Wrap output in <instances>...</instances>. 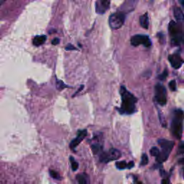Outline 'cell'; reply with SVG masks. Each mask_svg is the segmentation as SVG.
<instances>
[{
	"label": "cell",
	"instance_id": "obj_6",
	"mask_svg": "<svg viewBox=\"0 0 184 184\" xmlns=\"http://www.w3.org/2000/svg\"><path fill=\"white\" fill-rule=\"evenodd\" d=\"M122 156V153L119 150L112 148L107 152H102L99 155V160L102 162H111L114 160H117Z\"/></svg>",
	"mask_w": 184,
	"mask_h": 184
},
{
	"label": "cell",
	"instance_id": "obj_33",
	"mask_svg": "<svg viewBox=\"0 0 184 184\" xmlns=\"http://www.w3.org/2000/svg\"><path fill=\"white\" fill-rule=\"evenodd\" d=\"M181 163L184 164V157H183V158L182 160H181Z\"/></svg>",
	"mask_w": 184,
	"mask_h": 184
},
{
	"label": "cell",
	"instance_id": "obj_8",
	"mask_svg": "<svg viewBox=\"0 0 184 184\" xmlns=\"http://www.w3.org/2000/svg\"><path fill=\"white\" fill-rule=\"evenodd\" d=\"M131 45L133 46H138L140 45H143L145 47H149L151 45V41L149 37L144 35H136L131 38Z\"/></svg>",
	"mask_w": 184,
	"mask_h": 184
},
{
	"label": "cell",
	"instance_id": "obj_21",
	"mask_svg": "<svg viewBox=\"0 0 184 184\" xmlns=\"http://www.w3.org/2000/svg\"><path fill=\"white\" fill-rule=\"evenodd\" d=\"M148 157L146 154H143L142 155V158H141V162H140V166H146V165L148 163Z\"/></svg>",
	"mask_w": 184,
	"mask_h": 184
},
{
	"label": "cell",
	"instance_id": "obj_11",
	"mask_svg": "<svg viewBox=\"0 0 184 184\" xmlns=\"http://www.w3.org/2000/svg\"><path fill=\"white\" fill-rule=\"evenodd\" d=\"M97 12L104 14L110 7V0H100L96 4Z\"/></svg>",
	"mask_w": 184,
	"mask_h": 184
},
{
	"label": "cell",
	"instance_id": "obj_26",
	"mask_svg": "<svg viewBox=\"0 0 184 184\" xmlns=\"http://www.w3.org/2000/svg\"><path fill=\"white\" fill-rule=\"evenodd\" d=\"M66 51H73V50H76V48L72 44H68L66 47Z\"/></svg>",
	"mask_w": 184,
	"mask_h": 184
},
{
	"label": "cell",
	"instance_id": "obj_14",
	"mask_svg": "<svg viewBox=\"0 0 184 184\" xmlns=\"http://www.w3.org/2000/svg\"><path fill=\"white\" fill-rule=\"evenodd\" d=\"M174 15L178 22H184V15L179 7L174 8Z\"/></svg>",
	"mask_w": 184,
	"mask_h": 184
},
{
	"label": "cell",
	"instance_id": "obj_29",
	"mask_svg": "<svg viewBox=\"0 0 184 184\" xmlns=\"http://www.w3.org/2000/svg\"><path fill=\"white\" fill-rule=\"evenodd\" d=\"M161 184H170L169 183V181L168 180V179H162V182H161Z\"/></svg>",
	"mask_w": 184,
	"mask_h": 184
},
{
	"label": "cell",
	"instance_id": "obj_32",
	"mask_svg": "<svg viewBox=\"0 0 184 184\" xmlns=\"http://www.w3.org/2000/svg\"><path fill=\"white\" fill-rule=\"evenodd\" d=\"M181 4H182V6L184 7V0H181Z\"/></svg>",
	"mask_w": 184,
	"mask_h": 184
},
{
	"label": "cell",
	"instance_id": "obj_20",
	"mask_svg": "<svg viewBox=\"0 0 184 184\" xmlns=\"http://www.w3.org/2000/svg\"><path fill=\"white\" fill-rule=\"evenodd\" d=\"M49 173H50V176H51L52 178L56 179V180H61V176H60L58 172L55 171H53V170H50Z\"/></svg>",
	"mask_w": 184,
	"mask_h": 184
},
{
	"label": "cell",
	"instance_id": "obj_2",
	"mask_svg": "<svg viewBox=\"0 0 184 184\" xmlns=\"http://www.w3.org/2000/svg\"><path fill=\"white\" fill-rule=\"evenodd\" d=\"M184 22H179L176 23L174 21H171L169 24V32L171 36L172 43L175 45H179L184 42V25L181 27V23Z\"/></svg>",
	"mask_w": 184,
	"mask_h": 184
},
{
	"label": "cell",
	"instance_id": "obj_28",
	"mask_svg": "<svg viewBox=\"0 0 184 184\" xmlns=\"http://www.w3.org/2000/svg\"><path fill=\"white\" fill-rule=\"evenodd\" d=\"M134 166H135V162L133 161H130V162H128V169L132 168Z\"/></svg>",
	"mask_w": 184,
	"mask_h": 184
},
{
	"label": "cell",
	"instance_id": "obj_24",
	"mask_svg": "<svg viewBox=\"0 0 184 184\" xmlns=\"http://www.w3.org/2000/svg\"><path fill=\"white\" fill-rule=\"evenodd\" d=\"M167 76H168V71H167V70H165L163 71V73H162V74H161V75H159L158 78L160 80L163 81V80L166 79Z\"/></svg>",
	"mask_w": 184,
	"mask_h": 184
},
{
	"label": "cell",
	"instance_id": "obj_9",
	"mask_svg": "<svg viewBox=\"0 0 184 184\" xmlns=\"http://www.w3.org/2000/svg\"><path fill=\"white\" fill-rule=\"evenodd\" d=\"M87 130H78V133H77V136L75 139H73L72 141H71L70 145V148L73 151H75V149L76 147L78 146L80 143L82 142V140L84 139V138L87 137Z\"/></svg>",
	"mask_w": 184,
	"mask_h": 184
},
{
	"label": "cell",
	"instance_id": "obj_18",
	"mask_svg": "<svg viewBox=\"0 0 184 184\" xmlns=\"http://www.w3.org/2000/svg\"><path fill=\"white\" fill-rule=\"evenodd\" d=\"M70 162L71 163V168H72L73 171H77V169L78 168V163L75 161V159L73 158V157L72 156L70 157Z\"/></svg>",
	"mask_w": 184,
	"mask_h": 184
},
{
	"label": "cell",
	"instance_id": "obj_1",
	"mask_svg": "<svg viewBox=\"0 0 184 184\" xmlns=\"http://www.w3.org/2000/svg\"><path fill=\"white\" fill-rule=\"evenodd\" d=\"M119 92L122 99V104L119 109V113L127 115L135 113L137 110L136 109V104L137 102V98L132 93L129 92L124 86H121Z\"/></svg>",
	"mask_w": 184,
	"mask_h": 184
},
{
	"label": "cell",
	"instance_id": "obj_5",
	"mask_svg": "<svg viewBox=\"0 0 184 184\" xmlns=\"http://www.w3.org/2000/svg\"><path fill=\"white\" fill-rule=\"evenodd\" d=\"M125 21V14L119 12L112 14L109 17V23L110 27L114 30H118L122 27Z\"/></svg>",
	"mask_w": 184,
	"mask_h": 184
},
{
	"label": "cell",
	"instance_id": "obj_27",
	"mask_svg": "<svg viewBox=\"0 0 184 184\" xmlns=\"http://www.w3.org/2000/svg\"><path fill=\"white\" fill-rule=\"evenodd\" d=\"M60 42V40L58 38H54L53 40H52V44L53 45H58Z\"/></svg>",
	"mask_w": 184,
	"mask_h": 184
},
{
	"label": "cell",
	"instance_id": "obj_4",
	"mask_svg": "<svg viewBox=\"0 0 184 184\" xmlns=\"http://www.w3.org/2000/svg\"><path fill=\"white\" fill-rule=\"evenodd\" d=\"M160 146L161 147V151L156 157V161L158 163H162L168 159L170 153L174 146V142L164 139H160L157 141Z\"/></svg>",
	"mask_w": 184,
	"mask_h": 184
},
{
	"label": "cell",
	"instance_id": "obj_16",
	"mask_svg": "<svg viewBox=\"0 0 184 184\" xmlns=\"http://www.w3.org/2000/svg\"><path fill=\"white\" fill-rule=\"evenodd\" d=\"M76 180H77L78 184H88V177L87 175L84 173L78 174L76 176Z\"/></svg>",
	"mask_w": 184,
	"mask_h": 184
},
{
	"label": "cell",
	"instance_id": "obj_15",
	"mask_svg": "<svg viewBox=\"0 0 184 184\" xmlns=\"http://www.w3.org/2000/svg\"><path fill=\"white\" fill-rule=\"evenodd\" d=\"M92 150L94 154H101L103 152V145L99 142L92 145Z\"/></svg>",
	"mask_w": 184,
	"mask_h": 184
},
{
	"label": "cell",
	"instance_id": "obj_25",
	"mask_svg": "<svg viewBox=\"0 0 184 184\" xmlns=\"http://www.w3.org/2000/svg\"><path fill=\"white\" fill-rule=\"evenodd\" d=\"M178 154L184 153V142L181 143V144L179 145V147L178 149Z\"/></svg>",
	"mask_w": 184,
	"mask_h": 184
},
{
	"label": "cell",
	"instance_id": "obj_23",
	"mask_svg": "<svg viewBox=\"0 0 184 184\" xmlns=\"http://www.w3.org/2000/svg\"><path fill=\"white\" fill-rule=\"evenodd\" d=\"M169 88H171V90L173 91V92H175L176 90V82L175 80H172L171 81H170Z\"/></svg>",
	"mask_w": 184,
	"mask_h": 184
},
{
	"label": "cell",
	"instance_id": "obj_19",
	"mask_svg": "<svg viewBox=\"0 0 184 184\" xmlns=\"http://www.w3.org/2000/svg\"><path fill=\"white\" fill-rule=\"evenodd\" d=\"M56 87L58 90L61 91V90H63V88H65L66 87H68L67 85H66L65 83H64L62 81L57 79L56 80Z\"/></svg>",
	"mask_w": 184,
	"mask_h": 184
},
{
	"label": "cell",
	"instance_id": "obj_13",
	"mask_svg": "<svg viewBox=\"0 0 184 184\" xmlns=\"http://www.w3.org/2000/svg\"><path fill=\"white\" fill-rule=\"evenodd\" d=\"M47 37L45 35H39V36H36L33 39V45L35 46H40L42 44L45 43V40H46Z\"/></svg>",
	"mask_w": 184,
	"mask_h": 184
},
{
	"label": "cell",
	"instance_id": "obj_22",
	"mask_svg": "<svg viewBox=\"0 0 184 184\" xmlns=\"http://www.w3.org/2000/svg\"><path fill=\"white\" fill-rule=\"evenodd\" d=\"M150 155H152V156L157 157V155H159L160 151H159L158 148L156 147H153L150 150Z\"/></svg>",
	"mask_w": 184,
	"mask_h": 184
},
{
	"label": "cell",
	"instance_id": "obj_7",
	"mask_svg": "<svg viewBox=\"0 0 184 184\" xmlns=\"http://www.w3.org/2000/svg\"><path fill=\"white\" fill-rule=\"evenodd\" d=\"M155 99L157 103L161 106H164L166 104L167 98H166V89L162 84H157L155 87Z\"/></svg>",
	"mask_w": 184,
	"mask_h": 184
},
{
	"label": "cell",
	"instance_id": "obj_30",
	"mask_svg": "<svg viewBox=\"0 0 184 184\" xmlns=\"http://www.w3.org/2000/svg\"><path fill=\"white\" fill-rule=\"evenodd\" d=\"M134 179H135V180H134V182H135V184H142V183L140 182V181H138L137 178H135V177H134Z\"/></svg>",
	"mask_w": 184,
	"mask_h": 184
},
{
	"label": "cell",
	"instance_id": "obj_17",
	"mask_svg": "<svg viewBox=\"0 0 184 184\" xmlns=\"http://www.w3.org/2000/svg\"><path fill=\"white\" fill-rule=\"evenodd\" d=\"M116 167L119 170H124L128 168V163L125 161H119L116 162Z\"/></svg>",
	"mask_w": 184,
	"mask_h": 184
},
{
	"label": "cell",
	"instance_id": "obj_31",
	"mask_svg": "<svg viewBox=\"0 0 184 184\" xmlns=\"http://www.w3.org/2000/svg\"><path fill=\"white\" fill-rule=\"evenodd\" d=\"M83 88V86H81V87L79 88H78V90L77 91V92H76L75 93V94H74V96H75V95H76V94H78V92H81V90H82V88Z\"/></svg>",
	"mask_w": 184,
	"mask_h": 184
},
{
	"label": "cell",
	"instance_id": "obj_3",
	"mask_svg": "<svg viewBox=\"0 0 184 184\" xmlns=\"http://www.w3.org/2000/svg\"><path fill=\"white\" fill-rule=\"evenodd\" d=\"M184 119V113L181 109L175 112L174 117L171 124V132L174 137L180 140L183 132V121Z\"/></svg>",
	"mask_w": 184,
	"mask_h": 184
},
{
	"label": "cell",
	"instance_id": "obj_10",
	"mask_svg": "<svg viewBox=\"0 0 184 184\" xmlns=\"http://www.w3.org/2000/svg\"><path fill=\"white\" fill-rule=\"evenodd\" d=\"M168 60L173 68L176 69L180 68L183 63V60L178 54H173L168 56Z\"/></svg>",
	"mask_w": 184,
	"mask_h": 184
},
{
	"label": "cell",
	"instance_id": "obj_12",
	"mask_svg": "<svg viewBox=\"0 0 184 184\" xmlns=\"http://www.w3.org/2000/svg\"><path fill=\"white\" fill-rule=\"evenodd\" d=\"M140 25L144 29H148L149 27V17H148L147 13H145L140 17Z\"/></svg>",
	"mask_w": 184,
	"mask_h": 184
}]
</instances>
